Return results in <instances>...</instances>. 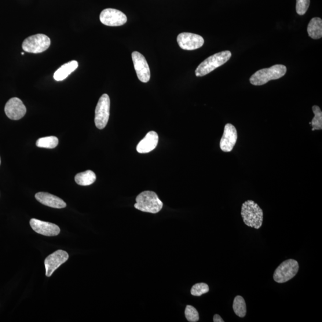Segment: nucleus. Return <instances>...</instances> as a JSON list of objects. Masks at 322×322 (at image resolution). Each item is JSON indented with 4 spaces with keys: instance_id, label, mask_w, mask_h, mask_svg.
<instances>
[{
    "instance_id": "nucleus-26",
    "label": "nucleus",
    "mask_w": 322,
    "mask_h": 322,
    "mask_svg": "<svg viewBox=\"0 0 322 322\" xmlns=\"http://www.w3.org/2000/svg\"><path fill=\"white\" fill-rule=\"evenodd\" d=\"M213 321L214 322H224L222 318L218 315V314H215L213 317Z\"/></svg>"
},
{
    "instance_id": "nucleus-20",
    "label": "nucleus",
    "mask_w": 322,
    "mask_h": 322,
    "mask_svg": "<svg viewBox=\"0 0 322 322\" xmlns=\"http://www.w3.org/2000/svg\"><path fill=\"white\" fill-rule=\"evenodd\" d=\"M233 309L237 316L243 318L246 315V303L243 296L237 295L234 299Z\"/></svg>"
},
{
    "instance_id": "nucleus-16",
    "label": "nucleus",
    "mask_w": 322,
    "mask_h": 322,
    "mask_svg": "<svg viewBox=\"0 0 322 322\" xmlns=\"http://www.w3.org/2000/svg\"><path fill=\"white\" fill-rule=\"evenodd\" d=\"M35 197L38 202L46 206L58 209L67 207V204L63 200L49 193L39 192L36 194Z\"/></svg>"
},
{
    "instance_id": "nucleus-11",
    "label": "nucleus",
    "mask_w": 322,
    "mask_h": 322,
    "mask_svg": "<svg viewBox=\"0 0 322 322\" xmlns=\"http://www.w3.org/2000/svg\"><path fill=\"white\" fill-rule=\"evenodd\" d=\"M69 255L63 250H57L47 257L45 261L46 275L50 277L57 268L68 260Z\"/></svg>"
},
{
    "instance_id": "nucleus-22",
    "label": "nucleus",
    "mask_w": 322,
    "mask_h": 322,
    "mask_svg": "<svg viewBox=\"0 0 322 322\" xmlns=\"http://www.w3.org/2000/svg\"><path fill=\"white\" fill-rule=\"evenodd\" d=\"M314 114V118L310 124L312 126V131L322 130V112L318 106L314 105L312 107Z\"/></svg>"
},
{
    "instance_id": "nucleus-27",
    "label": "nucleus",
    "mask_w": 322,
    "mask_h": 322,
    "mask_svg": "<svg viewBox=\"0 0 322 322\" xmlns=\"http://www.w3.org/2000/svg\"><path fill=\"white\" fill-rule=\"evenodd\" d=\"M0 165H1V158H0Z\"/></svg>"
},
{
    "instance_id": "nucleus-4",
    "label": "nucleus",
    "mask_w": 322,
    "mask_h": 322,
    "mask_svg": "<svg viewBox=\"0 0 322 322\" xmlns=\"http://www.w3.org/2000/svg\"><path fill=\"white\" fill-rule=\"evenodd\" d=\"M231 56L232 53L228 50L212 55L197 67L195 71L196 76H203L210 74L215 69L226 64Z\"/></svg>"
},
{
    "instance_id": "nucleus-15",
    "label": "nucleus",
    "mask_w": 322,
    "mask_h": 322,
    "mask_svg": "<svg viewBox=\"0 0 322 322\" xmlns=\"http://www.w3.org/2000/svg\"><path fill=\"white\" fill-rule=\"evenodd\" d=\"M159 141L158 134L155 131H150L137 146V151L140 153H149L154 150Z\"/></svg>"
},
{
    "instance_id": "nucleus-3",
    "label": "nucleus",
    "mask_w": 322,
    "mask_h": 322,
    "mask_svg": "<svg viewBox=\"0 0 322 322\" xmlns=\"http://www.w3.org/2000/svg\"><path fill=\"white\" fill-rule=\"evenodd\" d=\"M134 207L146 213L156 214L162 210L163 203L156 193L152 191L143 192L137 196Z\"/></svg>"
},
{
    "instance_id": "nucleus-12",
    "label": "nucleus",
    "mask_w": 322,
    "mask_h": 322,
    "mask_svg": "<svg viewBox=\"0 0 322 322\" xmlns=\"http://www.w3.org/2000/svg\"><path fill=\"white\" fill-rule=\"evenodd\" d=\"M237 140V131L236 127L232 124H227L219 142V147L222 151L225 152H231L235 147Z\"/></svg>"
},
{
    "instance_id": "nucleus-24",
    "label": "nucleus",
    "mask_w": 322,
    "mask_h": 322,
    "mask_svg": "<svg viewBox=\"0 0 322 322\" xmlns=\"http://www.w3.org/2000/svg\"><path fill=\"white\" fill-rule=\"evenodd\" d=\"M185 316L190 322H196L199 319V313L195 307L188 305L185 309Z\"/></svg>"
},
{
    "instance_id": "nucleus-18",
    "label": "nucleus",
    "mask_w": 322,
    "mask_h": 322,
    "mask_svg": "<svg viewBox=\"0 0 322 322\" xmlns=\"http://www.w3.org/2000/svg\"><path fill=\"white\" fill-rule=\"evenodd\" d=\"M307 32L310 37L318 39L322 37V20L320 17H314L307 27Z\"/></svg>"
},
{
    "instance_id": "nucleus-21",
    "label": "nucleus",
    "mask_w": 322,
    "mask_h": 322,
    "mask_svg": "<svg viewBox=\"0 0 322 322\" xmlns=\"http://www.w3.org/2000/svg\"><path fill=\"white\" fill-rule=\"evenodd\" d=\"M58 144V139L55 136L42 137L38 139L36 142V145L38 148L53 149Z\"/></svg>"
},
{
    "instance_id": "nucleus-8",
    "label": "nucleus",
    "mask_w": 322,
    "mask_h": 322,
    "mask_svg": "<svg viewBox=\"0 0 322 322\" xmlns=\"http://www.w3.org/2000/svg\"><path fill=\"white\" fill-rule=\"evenodd\" d=\"M100 20L107 26L119 27L127 23V17L125 14L118 10L107 9L101 12Z\"/></svg>"
},
{
    "instance_id": "nucleus-5",
    "label": "nucleus",
    "mask_w": 322,
    "mask_h": 322,
    "mask_svg": "<svg viewBox=\"0 0 322 322\" xmlns=\"http://www.w3.org/2000/svg\"><path fill=\"white\" fill-rule=\"evenodd\" d=\"M299 270L298 263L293 259H289L278 266L273 274V279L277 283L283 284L296 276Z\"/></svg>"
},
{
    "instance_id": "nucleus-25",
    "label": "nucleus",
    "mask_w": 322,
    "mask_h": 322,
    "mask_svg": "<svg viewBox=\"0 0 322 322\" xmlns=\"http://www.w3.org/2000/svg\"><path fill=\"white\" fill-rule=\"evenodd\" d=\"M310 0H296V11L299 15H304L308 10Z\"/></svg>"
},
{
    "instance_id": "nucleus-7",
    "label": "nucleus",
    "mask_w": 322,
    "mask_h": 322,
    "mask_svg": "<svg viewBox=\"0 0 322 322\" xmlns=\"http://www.w3.org/2000/svg\"><path fill=\"white\" fill-rule=\"evenodd\" d=\"M110 105L111 101L108 95H102L95 110L94 123L98 129H104L107 125L110 115Z\"/></svg>"
},
{
    "instance_id": "nucleus-17",
    "label": "nucleus",
    "mask_w": 322,
    "mask_h": 322,
    "mask_svg": "<svg viewBox=\"0 0 322 322\" xmlns=\"http://www.w3.org/2000/svg\"><path fill=\"white\" fill-rule=\"evenodd\" d=\"M78 67L77 61H72L62 66L54 72V78L57 82H61L67 78L72 72L75 71Z\"/></svg>"
},
{
    "instance_id": "nucleus-6",
    "label": "nucleus",
    "mask_w": 322,
    "mask_h": 322,
    "mask_svg": "<svg viewBox=\"0 0 322 322\" xmlns=\"http://www.w3.org/2000/svg\"><path fill=\"white\" fill-rule=\"evenodd\" d=\"M50 39L45 34H36L29 36L23 43L25 52L31 53H41L49 48Z\"/></svg>"
},
{
    "instance_id": "nucleus-19",
    "label": "nucleus",
    "mask_w": 322,
    "mask_h": 322,
    "mask_svg": "<svg viewBox=\"0 0 322 322\" xmlns=\"http://www.w3.org/2000/svg\"><path fill=\"white\" fill-rule=\"evenodd\" d=\"M96 180V175L93 171L87 170L75 175V180L80 186H89Z\"/></svg>"
},
{
    "instance_id": "nucleus-9",
    "label": "nucleus",
    "mask_w": 322,
    "mask_h": 322,
    "mask_svg": "<svg viewBox=\"0 0 322 322\" xmlns=\"http://www.w3.org/2000/svg\"><path fill=\"white\" fill-rule=\"evenodd\" d=\"M131 57L138 78L142 83H148L151 78V71L144 55L138 52H134Z\"/></svg>"
},
{
    "instance_id": "nucleus-10",
    "label": "nucleus",
    "mask_w": 322,
    "mask_h": 322,
    "mask_svg": "<svg viewBox=\"0 0 322 322\" xmlns=\"http://www.w3.org/2000/svg\"><path fill=\"white\" fill-rule=\"evenodd\" d=\"M177 41L180 48L185 50L198 49L204 44V39L202 36L189 32H184L179 34Z\"/></svg>"
},
{
    "instance_id": "nucleus-28",
    "label": "nucleus",
    "mask_w": 322,
    "mask_h": 322,
    "mask_svg": "<svg viewBox=\"0 0 322 322\" xmlns=\"http://www.w3.org/2000/svg\"><path fill=\"white\" fill-rule=\"evenodd\" d=\"M22 54L24 55V52L22 53Z\"/></svg>"
},
{
    "instance_id": "nucleus-14",
    "label": "nucleus",
    "mask_w": 322,
    "mask_h": 322,
    "mask_svg": "<svg viewBox=\"0 0 322 322\" xmlns=\"http://www.w3.org/2000/svg\"><path fill=\"white\" fill-rule=\"evenodd\" d=\"M30 226L36 233L46 236H57L61 232L59 227L56 225L35 218L31 219Z\"/></svg>"
},
{
    "instance_id": "nucleus-2",
    "label": "nucleus",
    "mask_w": 322,
    "mask_h": 322,
    "mask_svg": "<svg viewBox=\"0 0 322 322\" xmlns=\"http://www.w3.org/2000/svg\"><path fill=\"white\" fill-rule=\"evenodd\" d=\"M287 71V67L283 65H275L269 68L260 69L251 76L250 82L252 85L259 86L265 85L271 80L279 79Z\"/></svg>"
},
{
    "instance_id": "nucleus-23",
    "label": "nucleus",
    "mask_w": 322,
    "mask_h": 322,
    "mask_svg": "<svg viewBox=\"0 0 322 322\" xmlns=\"http://www.w3.org/2000/svg\"><path fill=\"white\" fill-rule=\"evenodd\" d=\"M208 285L205 283H199L194 285L191 289V294L193 296H199L209 292Z\"/></svg>"
},
{
    "instance_id": "nucleus-1",
    "label": "nucleus",
    "mask_w": 322,
    "mask_h": 322,
    "mask_svg": "<svg viewBox=\"0 0 322 322\" xmlns=\"http://www.w3.org/2000/svg\"><path fill=\"white\" fill-rule=\"evenodd\" d=\"M241 215L247 226L255 229L261 228L263 222V211L254 200L245 201L242 206Z\"/></svg>"
},
{
    "instance_id": "nucleus-13",
    "label": "nucleus",
    "mask_w": 322,
    "mask_h": 322,
    "mask_svg": "<svg viewBox=\"0 0 322 322\" xmlns=\"http://www.w3.org/2000/svg\"><path fill=\"white\" fill-rule=\"evenodd\" d=\"M5 111L10 119L19 120L26 114L27 108L19 98L13 97L7 102Z\"/></svg>"
}]
</instances>
